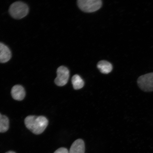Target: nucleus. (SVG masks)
Listing matches in <instances>:
<instances>
[{"mask_svg": "<svg viewBox=\"0 0 153 153\" xmlns=\"http://www.w3.org/2000/svg\"><path fill=\"white\" fill-rule=\"evenodd\" d=\"M24 122L27 128L36 135L43 133L48 124L47 118L42 116H28L25 118Z\"/></svg>", "mask_w": 153, "mask_h": 153, "instance_id": "f257e3e1", "label": "nucleus"}, {"mask_svg": "<svg viewBox=\"0 0 153 153\" xmlns=\"http://www.w3.org/2000/svg\"><path fill=\"white\" fill-rule=\"evenodd\" d=\"M9 13L11 17L15 19H20L28 14L29 7L26 4L22 1H16L9 7Z\"/></svg>", "mask_w": 153, "mask_h": 153, "instance_id": "f03ea898", "label": "nucleus"}, {"mask_svg": "<svg viewBox=\"0 0 153 153\" xmlns=\"http://www.w3.org/2000/svg\"><path fill=\"white\" fill-rule=\"evenodd\" d=\"M101 0H78V7L82 11L87 13L95 12L100 8L102 5Z\"/></svg>", "mask_w": 153, "mask_h": 153, "instance_id": "7ed1b4c3", "label": "nucleus"}, {"mask_svg": "<svg viewBox=\"0 0 153 153\" xmlns=\"http://www.w3.org/2000/svg\"><path fill=\"white\" fill-rule=\"evenodd\" d=\"M137 85L143 91H153V72L139 76L137 80Z\"/></svg>", "mask_w": 153, "mask_h": 153, "instance_id": "20e7f679", "label": "nucleus"}, {"mask_svg": "<svg viewBox=\"0 0 153 153\" xmlns=\"http://www.w3.org/2000/svg\"><path fill=\"white\" fill-rule=\"evenodd\" d=\"M57 77L54 80L55 83L59 87L65 85L68 83L70 76V72L66 67L60 66L57 69Z\"/></svg>", "mask_w": 153, "mask_h": 153, "instance_id": "39448f33", "label": "nucleus"}, {"mask_svg": "<svg viewBox=\"0 0 153 153\" xmlns=\"http://www.w3.org/2000/svg\"><path fill=\"white\" fill-rule=\"evenodd\" d=\"M11 95L14 100L22 101L26 95L25 91L22 85H16L13 86L11 90Z\"/></svg>", "mask_w": 153, "mask_h": 153, "instance_id": "423d86ee", "label": "nucleus"}, {"mask_svg": "<svg viewBox=\"0 0 153 153\" xmlns=\"http://www.w3.org/2000/svg\"><path fill=\"white\" fill-rule=\"evenodd\" d=\"M11 57V53L9 47L4 44L0 42V63L8 62Z\"/></svg>", "mask_w": 153, "mask_h": 153, "instance_id": "0eeeda50", "label": "nucleus"}, {"mask_svg": "<svg viewBox=\"0 0 153 153\" xmlns=\"http://www.w3.org/2000/svg\"><path fill=\"white\" fill-rule=\"evenodd\" d=\"M69 153H85V144L81 139H78L74 141L71 147Z\"/></svg>", "mask_w": 153, "mask_h": 153, "instance_id": "6e6552de", "label": "nucleus"}, {"mask_svg": "<svg viewBox=\"0 0 153 153\" xmlns=\"http://www.w3.org/2000/svg\"><path fill=\"white\" fill-rule=\"evenodd\" d=\"M97 68L101 73L103 74H108L111 72L112 66L110 63L106 61L102 60L99 62Z\"/></svg>", "mask_w": 153, "mask_h": 153, "instance_id": "1a4fd4ad", "label": "nucleus"}, {"mask_svg": "<svg viewBox=\"0 0 153 153\" xmlns=\"http://www.w3.org/2000/svg\"><path fill=\"white\" fill-rule=\"evenodd\" d=\"M9 120L7 117L0 113V133H5L8 131Z\"/></svg>", "mask_w": 153, "mask_h": 153, "instance_id": "9d476101", "label": "nucleus"}, {"mask_svg": "<svg viewBox=\"0 0 153 153\" xmlns=\"http://www.w3.org/2000/svg\"><path fill=\"white\" fill-rule=\"evenodd\" d=\"M72 83L74 89L75 90L81 89L85 85L83 80L78 74H75L72 76Z\"/></svg>", "mask_w": 153, "mask_h": 153, "instance_id": "9b49d317", "label": "nucleus"}, {"mask_svg": "<svg viewBox=\"0 0 153 153\" xmlns=\"http://www.w3.org/2000/svg\"><path fill=\"white\" fill-rule=\"evenodd\" d=\"M53 153H69V152L66 148H61L57 149Z\"/></svg>", "mask_w": 153, "mask_h": 153, "instance_id": "f8f14e48", "label": "nucleus"}, {"mask_svg": "<svg viewBox=\"0 0 153 153\" xmlns=\"http://www.w3.org/2000/svg\"><path fill=\"white\" fill-rule=\"evenodd\" d=\"M5 153H16L13 151H9V152H6Z\"/></svg>", "mask_w": 153, "mask_h": 153, "instance_id": "ddd939ff", "label": "nucleus"}]
</instances>
